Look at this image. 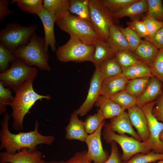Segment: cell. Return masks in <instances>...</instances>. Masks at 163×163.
I'll use <instances>...</instances> for the list:
<instances>
[{
	"label": "cell",
	"mask_w": 163,
	"mask_h": 163,
	"mask_svg": "<svg viewBox=\"0 0 163 163\" xmlns=\"http://www.w3.org/2000/svg\"><path fill=\"white\" fill-rule=\"evenodd\" d=\"M10 116L5 113L1 122L2 129L0 132V149H5L9 154H14L24 148L30 151L36 150L40 144L51 145L55 140L52 135L44 136L38 131L39 123L36 120L33 130L27 132H20L17 134L11 133L8 129Z\"/></svg>",
	"instance_id": "1"
},
{
	"label": "cell",
	"mask_w": 163,
	"mask_h": 163,
	"mask_svg": "<svg viewBox=\"0 0 163 163\" xmlns=\"http://www.w3.org/2000/svg\"><path fill=\"white\" fill-rule=\"evenodd\" d=\"M34 81H26L14 91L15 96L10 106L12 109V126L16 131L23 129L24 117L30 113V110L37 101L43 99L47 100L51 99L49 94L41 95L34 91L33 88Z\"/></svg>",
	"instance_id": "2"
},
{
	"label": "cell",
	"mask_w": 163,
	"mask_h": 163,
	"mask_svg": "<svg viewBox=\"0 0 163 163\" xmlns=\"http://www.w3.org/2000/svg\"><path fill=\"white\" fill-rule=\"evenodd\" d=\"M13 53L17 59L29 66H36L41 70H51L48 62L49 55L44 48V38L35 33L27 44Z\"/></svg>",
	"instance_id": "3"
},
{
	"label": "cell",
	"mask_w": 163,
	"mask_h": 163,
	"mask_svg": "<svg viewBox=\"0 0 163 163\" xmlns=\"http://www.w3.org/2000/svg\"><path fill=\"white\" fill-rule=\"evenodd\" d=\"M56 24L61 30L87 45H94L100 39L90 21L77 16L69 13Z\"/></svg>",
	"instance_id": "4"
},
{
	"label": "cell",
	"mask_w": 163,
	"mask_h": 163,
	"mask_svg": "<svg viewBox=\"0 0 163 163\" xmlns=\"http://www.w3.org/2000/svg\"><path fill=\"white\" fill-rule=\"evenodd\" d=\"M104 127L102 134L106 142L110 143L114 141L121 147L123 151L121 155L123 162L127 161L136 154L146 153L151 151V149L145 142L139 141L125 134H117L110 129L107 123Z\"/></svg>",
	"instance_id": "5"
},
{
	"label": "cell",
	"mask_w": 163,
	"mask_h": 163,
	"mask_svg": "<svg viewBox=\"0 0 163 163\" xmlns=\"http://www.w3.org/2000/svg\"><path fill=\"white\" fill-rule=\"evenodd\" d=\"M37 73L34 67L29 66L17 59L11 66L0 74V82L6 87L14 91L26 81L34 80Z\"/></svg>",
	"instance_id": "6"
},
{
	"label": "cell",
	"mask_w": 163,
	"mask_h": 163,
	"mask_svg": "<svg viewBox=\"0 0 163 163\" xmlns=\"http://www.w3.org/2000/svg\"><path fill=\"white\" fill-rule=\"evenodd\" d=\"M94 45L86 44L72 36L65 44L56 50L57 59L61 62L69 61L92 62Z\"/></svg>",
	"instance_id": "7"
},
{
	"label": "cell",
	"mask_w": 163,
	"mask_h": 163,
	"mask_svg": "<svg viewBox=\"0 0 163 163\" xmlns=\"http://www.w3.org/2000/svg\"><path fill=\"white\" fill-rule=\"evenodd\" d=\"M36 29L35 25L24 27L17 23L9 24L0 31V43L13 52L27 44Z\"/></svg>",
	"instance_id": "8"
},
{
	"label": "cell",
	"mask_w": 163,
	"mask_h": 163,
	"mask_svg": "<svg viewBox=\"0 0 163 163\" xmlns=\"http://www.w3.org/2000/svg\"><path fill=\"white\" fill-rule=\"evenodd\" d=\"M89 9L90 21L94 30L100 39L106 42L110 29L114 24L112 14L100 0H89Z\"/></svg>",
	"instance_id": "9"
},
{
	"label": "cell",
	"mask_w": 163,
	"mask_h": 163,
	"mask_svg": "<svg viewBox=\"0 0 163 163\" xmlns=\"http://www.w3.org/2000/svg\"><path fill=\"white\" fill-rule=\"evenodd\" d=\"M156 101L148 103L141 107L146 118L150 136L145 142L151 150L159 153H163V143L159 135L163 130V123L158 121L152 113Z\"/></svg>",
	"instance_id": "10"
},
{
	"label": "cell",
	"mask_w": 163,
	"mask_h": 163,
	"mask_svg": "<svg viewBox=\"0 0 163 163\" xmlns=\"http://www.w3.org/2000/svg\"><path fill=\"white\" fill-rule=\"evenodd\" d=\"M105 124L104 120L93 133L88 135L85 141L88 147L87 156L89 161L94 163H103L110 155L104 150L101 139L102 129Z\"/></svg>",
	"instance_id": "11"
},
{
	"label": "cell",
	"mask_w": 163,
	"mask_h": 163,
	"mask_svg": "<svg viewBox=\"0 0 163 163\" xmlns=\"http://www.w3.org/2000/svg\"><path fill=\"white\" fill-rule=\"evenodd\" d=\"M95 67L86 98L80 107L74 111V113L78 115L83 116L87 114L101 95V85L103 79L99 72V66Z\"/></svg>",
	"instance_id": "12"
},
{
	"label": "cell",
	"mask_w": 163,
	"mask_h": 163,
	"mask_svg": "<svg viewBox=\"0 0 163 163\" xmlns=\"http://www.w3.org/2000/svg\"><path fill=\"white\" fill-rule=\"evenodd\" d=\"M42 154L37 150L30 151L24 148L14 154L6 152L0 153V163H44Z\"/></svg>",
	"instance_id": "13"
},
{
	"label": "cell",
	"mask_w": 163,
	"mask_h": 163,
	"mask_svg": "<svg viewBox=\"0 0 163 163\" xmlns=\"http://www.w3.org/2000/svg\"><path fill=\"white\" fill-rule=\"evenodd\" d=\"M127 113L133 125L142 142L149 138L150 133L147 120L141 108L136 105L128 110Z\"/></svg>",
	"instance_id": "14"
},
{
	"label": "cell",
	"mask_w": 163,
	"mask_h": 163,
	"mask_svg": "<svg viewBox=\"0 0 163 163\" xmlns=\"http://www.w3.org/2000/svg\"><path fill=\"white\" fill-rule=\"evenodd\" d=\"M41 20L44 30V48L48 53V47L52 50H56V42L54 32V25L56 22L53 16L49 11L43 9L37 15Z\"/></svg>",
	"instance_id": "15"
},
{
	"label": "cell",
	"mask_w": 163,
	"mask_h": 163,
	"mask_svg": "<svg viewBox=\"0 0 163 163\" xmlns=\"http://www.w3.org/2000/svg\"><path fill=\"white\" fill-rule=\"evenodd\" d=\"M110 129L119 134H128L136 140L141 142L140 137L134 130L128 113L125 111L118 116L111 119L107 123Z\"/></svg>",
	"instance_id": "16"
},
{
	"label": "cell",
	"mask_w": 163,
	"mask_h": 163,
	"mask_svg": "<svg viewBox=\"0 0 163 163\" xmlns=\"http://www.w3.org/2000/svg\"><path fill=\"white\" fill-rule=\"evenodd\" d=\"M161 82L156 77L152 76L144 91L137 97L136 105L141 108L158 98L163 91Z\"/></svg>",
	"instance_id": "17"
},
{
	"label": "cell",
	"mask_w": 163,
	"mask_h": 163,
	"mask_svg": "<svg viewBox=\"0 0 163 163\" xmlns=\"http://www.w3.org/2000/svg\"><path fill=\"white\" fill-rule=\"evenodd\" d=\"M128 80L122 73L103 79L101 85V95L110 98L118 92L125 90Z\"/></svg>",
	"instance_id": "18"
},
{
	"label": "cell",
	"mask_w": 163,
	"mask_h": 163,
	"mask_svg": "<svg viewBox=\"0 0 163 163\" xmlns=\"http://www.w3.org/2000/svg\"><path fill=\"white\" fill-rule=\"evenodd\" d=\"M74 113L71 115L68 124L65 128V138L69 140H77L85 142L88 135L86 133L84 122L78 119Z\"/></svg>",
	"instance_id": "19"
},
{
	"label": "cell",
	"mask_w": 163,
	"mask_h": 163,
	"mask_svg": "<svg viewBox=\"0 0 163 163\" xmlns=\"http://www.w3.org/2000/svg\"><path fill=\"white\" fill-rule=\"evenodd\" d=\"M69 5V0H43V9L51 13L56 22L70 13Z\"/></svg>",
	"instance_id": "20"
},
{
	"label": "cell",
	"mask_w": 163,
	"mask_h": 163,
	"mask_svg": "<svg viewBox=\"0 0 163 163\" xmlns=\"http://www.w3.org/2000/svg\"><path fill=\"white\" fill-rule=\"evenodd\" d=\"M147 0H138L121 10L112 14L114 18L129 17L132 20L140 16L148 10Z\"/></svg>",
	"instance_id": "21"
},
{
	"label": "cell",
	"mask_w": 163,
	"mask_h": 163,
	"mask_svg": "<svg viewBox=\"0 0 163 163\" xmlns=\"http://www.w3.org/2000/svg\"><path fill=\"white\" fill-rule=\"evenodd\" d=\"M95 105L100 108L106 119H112L125 111L110 98L101 95Z\"/></svg>",
	"instance_id": "22"
},
{
	"label": "cell",
	"mask_w": 163,
	"mask_h": 163,
	"mask_svg": "<svg viewBox=\"0 0 163 163\" xmlns=\"http://www.w3.org/2000/svg\"><path fill=\"white\" fill-rule=\"evenodd\" d=\"M106 42L115 53L129 50L128 43L125 37L118 27L115 24L110 27L109 36Z\"/></svg>",
	"instance_id": "23"
},
{
	"label": "cell",
	"mask_w": 163,
	"mask_h": 163,
	"mask_svg": "<svg viewBox=\"0 0 163 163\" xmlns=\"http://www.w3.org/2000/svg\"><path fill=\"white\" fill-rule=\"evenodd\" d=\"M159 50L153 44L145 39L142 40L134 52L139 59L151 66Z\"/></svg>",
	"instance_id": "24"
},
{
	"label": "cell",
	"mask_w": 163,
	"mask_h": 163,
	"mask_svg": "<svg viewBox=\"0 0 163 163\" xmlns=\"http://www.w3.org/2000/svg\"><path fill=\"white\" fill-rule=\"evenodd\" d=\"M122 69V73L128 80L153 76L150 67L140 60L135 64Z\"/></svg>",
	"instance_id": "25"
},
{
	"label": "cell",
	"mask_w": 163,
	"mask_h": 163,
	"mask_svg": "<svg viewBox=\"0 0 163 163\" xmlns=\"http://www.w3.org/2000/svg\"><path fill=\"white\" fill-rule=\"evenodd\" d=\"M95 50L93 62L95 67L98 66L104 61L112 57L116 53L110 47L107 43L99 39L94 45Z\"/></svg>",
	"instance_id": "26"
},
{
	"label": "cell",
	"mask_w": 163,
	"mask_h": 163,
	"mask_svg": "<svg viewBox=\"0 0 163 163\" xmlns=\"http://www.w3.org/2000/svg\"><path fill=\"white\" fill-rule=\"evenodd\" d=\"M100 74L103 79L122 73V69L117 62L115 57L104 61L99 66Z\"/></svg>",
	"instance_id": "27"
},
{
	"label": "cell",
	"mask_w": 163,
	"mask_h": 163,
	"mask_svg": "<svg viewBox=\"0 0 163 163\" xmlns=\"http://www.w3.org/2000/svg\"><path fill=\"white\" fill-rule=\"evenodd\" d=\"M69 11L70 13L90 21L89 0H69Z\"/></svg>",
	"instance_id": "28"
},
{
	"label": "cell",
	"mask_w": 163,
	"mask_h": 163,
	"mask_svg": "<svg viewBox=\"0 0 163 163\" xmlns=\"http://www.w3.org/2000/svg\"><path fill=\"white\" fill-rule=\"evenodd\" d=\"M151 77H145L128 80L125 90L136 97L144 91Z\"/></svg>",
	"instance_id": "29"
},
{
	"label": "cell",
	"mask_w": 163,
	"mask_h": 163,
	"mask_svg": "<svg viewBox=\"0 0 163 163\" xmlns=\"http://www.w3.org/2000/svg\"><path fill=\"white\" fill-rule=\"evenodd\" d=\"M110 98L125 110L136 105L137 97L125 90L118 92Z\"/></svg>",
	"instance_id": "30"
},
{
	"label": "cell",
	"mask_w": 163,
	"mask_h": 163,
	"mask_svg": "<svg viewBox=\"0 0 163 163\" xmlns=\"http://www.w3.org/2000/svg\"><path fill=\"white\" fill-rule=\"evenodd\" d=\"M22 11L37 15L43 9L42 0H12Z\"/></svg>",
	"instance_id": "31"
},
{
	"label": "cell",
	"mask_w": 163,
	"mask_h": 163,
	"mask_svg": "<svg viewBox=\"0 0 163 163\" xmlns=\"http://www.w3.org/2000/svg\"><path fill=\"white\" fill-rule=\"evenodd\" d=\"M115 59L122 68L130 66L140 60L134 52L125 50L116 53Z\"/></svg>",
	"instance_id": "32"
},
{
	"label": "cell",
	"mask_w": 163,
	"mask_h": 163,
	"mask_svg": "<svg viewBox=\"0 0 163 163\" xmlns=\"http://www.w3.org/2000/svg\"><path fill=\"white\" fill-rule=\"evenodd\" d=\"M161 160H163V153L152 151L146 153L136 154L127 161L122 163H150Z\"/></svg>",
	"instance_id": "33"
},
{
	"label": "cell",
	"mask_w": 163,
	"mask_h": 163,
	"mask_svg": "<svg viewBox=\"0 0 163 163\" xmlns=\"http://www.w3.org/2000/svg\"><path fill=\"white\" fill-rule=\"evenodd\" d=\"M105 119L101 110L99 109L94 115L88 116L84 121L86 133L91 134L94 132Z\"/></svg>",
	"instance_id": "34"
},
{
	"label": "cell",
	"mask_w": 163,
	"mask_h": 163,
	"mask_svg": "<svg viewBox=\"0 0 163 163\" xmlns=\"http://www.w3.org/2000/svg\"><path fill=\"white\" fill-rule=\"evenodd\" d=\"M148 10L146 16L163 22V5L161 0H147Z\"/></svg>",
	"instance_id": "35"
},
{
	"label": "cell",
	"mask_w": 163,
	"mask_h": 163,
	"mask_svg": "<svg viewBox=\"0 0 163 163\" xmlns=\"http://www.w3.org/2000/svg\"><path fill=\"white\" fill-rule=\"evenodd\" d=\"M125 37L129 46V50L134 52L142 41L141 38L131 28L118 27Z\"/></svg>",
	"instance_id": "36"
},
{
	"label": "cell",
	"mask_w": 163,
	"mask_h": 163,
	"mask_svg": "<svg viewBox=\"0 0 163 163\" xmlns=\"http://www.w3.org/2000/svg\"><path fill=\"white\" fill-rule=\"evenodd\" d=\"M17 59L13 52L0 43V72H3L8 69L10 63Z\"/></svg>",
	"instance_id": "37"
},
{
	"label": "cell",
	"mask_w": 163,
	"mask_h": 163,
	"mask_svg": "<svg viewBox=\"0 0 163 163\" xmlns=\"http://www.w3.org/2000/svg\"><path fill=\"white\" fill-rule=\"evenodd\" d=\"M138 0H100L112 14L118 11Z\"/></svg>",
	"instance_id": "38"
},
{
	"label": "cell",
	"mask_w": 163,
	"mask_h": 163,
	"mask_svg": "<svg viewBox=\"0 0 163 163\" xmlns=\"http://www.w3.org/2000/svg\"><path fill=\"white\" fill-rule=\"evenodd\" d=\"M10 89L5 87L0 82V114L2 115L6 111L7 107L10 105L14 99Z\"/></svg>",
	"instance_id": "39"
},
{
	"label": "cell",
	"mask_w": 163,
	"mask_h": 163,
	"mask_svg": "<svg viewBox=\"0 0 163 163\" xmlns=\"http://www.w3.org/2000/svg\"><path fill=\"white\" fill-rule=\"evenodd\" d=\"M150 67L153 76L163 82V48L159 50Z\"/></svg>",
	"instance_id": "40"
},
{
	"label": "cell",
	"mask_w": 163,
	"mask_h": 163,
	"mask_svg": "<svg viewBox=\"0 0 163 163\" xmlns=\"http://www.w3.org/2000/svg\"><path fill=\"white\" fill-rule=\"evenodd\" d=\"M142 21L144 23L148 33V35L145 39L153 36L155 32L163 26V22L157 21L147 16L142 18Z\"/></svg>",
	"instance_id": "41"
},
{
	"label": "cell",
	"mask_w": 163,
	"mask_h": 163,
	"mask_svg": "<svg viewBox=\"0 0 163 163\" xmlns=\"http://www.w3.org/2000/svg\"><path fill=\"white\" fill-rule=\"evenodd\" d=\"M128 27L133 29L141 38H145L148 35L145 25L142 21L132 20L127 23Z\"/></svg>",
	"instance_id": "42"
},
{
	"label": "cell",
	"mask_w": 163,
	"mask_h": 163,
	"mask_svg": "<svg viewBox=\"0 0 163 163\" xmlns=\"http://www.w3.org/2000/svg\"><path fill=\"white\" fill-rule=\"evenodd\" d=\"M110 144L111 148L110 154L107 160L103 163H122L121 156L119 152L117 143L113 141Z\"/></svg>",
	"instance_id": "43"
},
{
	"label": "cell",
	"mask_w": 163,
	"mask_h": 163,
	"mask_svg": "<svg viewBox=\"0 0 163 163\" xmlns=\"http://www.w3.org/2000/svg\"><path fill=\"white\" fill-rule=\"evenodd\" d=\"M155 105L152 113L158 121L163 122V91L157 98Z\"/></svg>",
	"instance_id": "44"
},
{
	"label": "cell",
	"mask_w": 163,
	"mask_h": 163,
	"mask_svg": "<svg viewBox=\"0 0 163 163\" xmlns=\"http://www.w3.org/2000/svg\"><path fill=\"white\" fill-rule=\"evenodd\" d=\"M145 39L149 41L158 49L163 48V26L159 28L152 37Z\"/></svg>",
	"instance_id": "45"
},
{
	"label": "cell",
	"mask_w": 163,
	"mask_h": 163,
	"mask_svg": "<svg viewBox=\"0 0 163 163\" xmlns=\"http://www.w3.org/2000/svg\"><path fill=\"white\" fill-rule=\"evenodd\" d=\"M87 156V151L77 152L66 163H90Z\"/></svg>",
	"instance_id": "46"
},
{
	"label": "cell",
	"mask_w": 163,
	"mask_h": 163,
	"mask_svg": "<svg viewBox=\"0 0 163 163\" xmlns=\"http://www.w3.org/2000/svg\"><path fill=\"white\" fill-rule=\"evenodd\" d=\"M9 1L7 0H0V21L4 20L6 16L13 14L14 13L8 7Z\"/></svg>",
	"instance_id": "47"
},
{
	"label": "cell",
	"mask_w": 163,
	"mask_h": 163,
	"mask_svg": "<svg viewBox=\"0 0 163 163\" xmlns=\"http://www.w3.org/2000/svg\"><path fill=\"white\" fill-rule=\"evenodd\" d=\"M44 163H66V161H45Z\"/></svg>",
	"instance_id": "48"
},
{
	"label": "cell",
	"mask_w": 163,
	"mask_h": 163,
	"mask_svg": "<svg viewBox=\"0 0 163 163\" xmlns=\"http://www.w3.org/2000/svg\"><path fill=\"white\" fill-rule=\"evenodd\" d=\"M159 138L163 143V130L161 133L159 135Z\"/></svg>",
	"instance_id": "49"
},
{
	"label": "cell",
	"mask_w": 163,
	"mask_h": 163,
	"mask_svg": "<svg viewBox=\"0 0 163 163\" xmlns=\"http://www.w3.org/2000/svg\"><path fill=\"white\" fill-rule=\"evenodd\" d=\"M155 163H163V160L159 161L158 162Z\"/></svg>",
	"instance_id": "50"
},
{
	"label": "cell",
	"mask_w": 163,
	"mask_h": 163,
	"mask_svg": "<svg viewBox=\"0 0 163 163\" xmlns=\"http://www.w3.org/2000/svg\"><path fill=\"white\" fill-rule=\"evenodd\" d=\"M162 90H163V84H162Z\"/></svg>",
	"instance_id": "51"
}]
</instances>
